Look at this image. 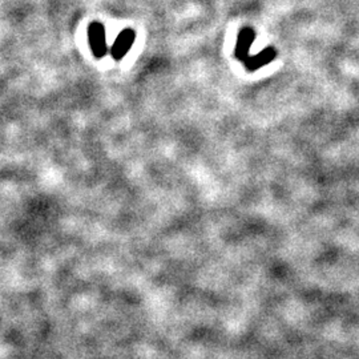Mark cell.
<instances>
[{
  "instance_id": "1",
  "label": "cell",
  "mask_w": 359,
  "mask_h": 359,
  "mask_svg": "<svg viewBox=\"0 0 359 359\" xmlns=\"http://www.w3.org/2000/svg\"><path fill=\"white\" fill-rule=\"evenodd\" d=\"M88 39H90V50L96 57H103L107 53V39H105V28L100 23H92L88 28Z\"/></svg>"
},
{
  "instance_id": "2",
  "label": "cell",
  "mask_w": 359,
  "mask_h": 359,
  "mask_svg": "<svg viewBox=\"0 0 359 359\" xmlns=\"http://www.w3.org/2000/svg\"><path fill=\"white\" fill-rule=\"evenodd\" d=\"M255 39H256V32L252 28H243L241 29L238 39H237V46H236L234 55L243 63L250 56L249 51H250V47H252Z\"/></svg>"
},
{
  "instance_id": "3",
  "label": "cell",
  "mask_w": 359,
  "mask_h": 359,
  "mask_svg": "<svg viewBox=\"0 0 359 359\" xmlns=\"http://www.w3.org/2000/svg\"><path fill=\"white\" fill-rule=\"evenodd\" d=\"M135 41V32L133 29H124L114 43L112 48H111V53L114 56L115 60H121L127 52L130 50V47L133 46Z\"/></svg>"
},
{
  "instance_id": "4",
  "label": "cell",
  "mask_w": 359,
  "mask_h": 359,
  "mask_svg": "<svg viewBox=\"0 0 359 359\" xmlns=\"http://www.w3.org/2000/svg\"><path fill=\"white\" fill-rule=\"evenodd\" d=\"M277 52L274 48H265L259 53H257L256 56H249L244 62L245 67L249 71H257L265 65H269L270 62L276 57Z\"/></svg>"
}]
</instances>
